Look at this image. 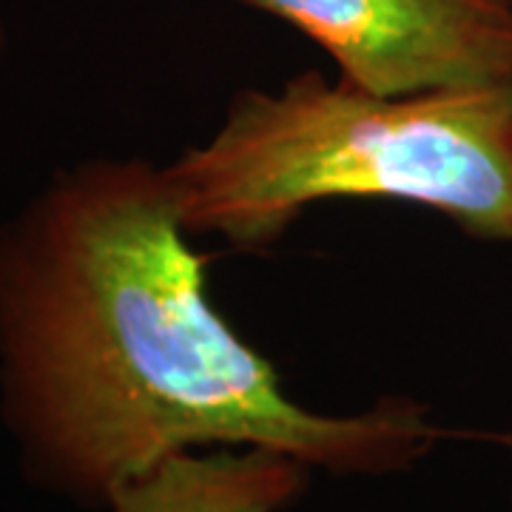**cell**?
I'll return each mask as SVG.
<instances>
[{
    "label": "cell",
    "mask_w": 512,
    "mask_h": 512,
    "mask_svg": "<svg viewBox=\"0 0 512 512\" xmlns=\"http://www.w3.org/2000/svg\"><path fill=\"white\" fill-rule=\"evenodd\" d=\"M3 46H6V35H3V23H0V55H3Z\"/></svg>",
    "instance_id": "5"
},
{
    "label": "cell",
    "mask_w": 512,
    "mask_h": 512,
    "mask_svg": "<svg viewBox=\"0 0 512 512\" xmlns=\"http://www.w3.org/2000/svg\"><path fill=\"white\" fill-rule=\"evenodd\" d=\"M313 470L265 447L191 450L160 461L109 498L111 512H282L311 484Z\"/></svg>",
    "instance_id": "4"
},
{
    "label": "cell",
    "mask_w": 512,
    "mask_h": 512,
    "mask_svg": "<svg viewBox=\"0 0 512 512\" xmlns=\"http://www.w3.org/2000/svg\"><path fill=\"white\" fill-rule=\"evenodd\" d=\"M165 168L185 228L237 251L274 248L330 200L402 202L512 245V83L376 94L311 69L234 94Z\"/></svg>",
    "instance_id": "2"
},
{
    "label": "cell",
    "mask_w": 512,
    "mask_h": 512,
    "mask_svg": "<svg viewBox=\"0 0 512 512\" xmlns=\"http://www.w3.org/2000/svg\"><path fill=\"white\" fill-rule=\"evenodd\" d=\"M282 20L365 92L512 83V0H225Z\"/></svg>",
    "instance_id": "3"
},
{
    "label": "cell",
    "mask_w": 512,
    "mask_h": 512,
    "mask_svg": "<svg viewBox=\"0 0 512 512\" xmlns=\"http://www.w3.org/2000/svg\"><path fill=\"white\" fill-rule=\"evenodd\" d=\"M0 379L32 470L103 504L191 450L393 476L458 436L410 396L350 416L296 402L217 308L168 168L140 157L60 171L0 228Z\"/></svg>",
    "instance_id": "1"
}]
</instances>
